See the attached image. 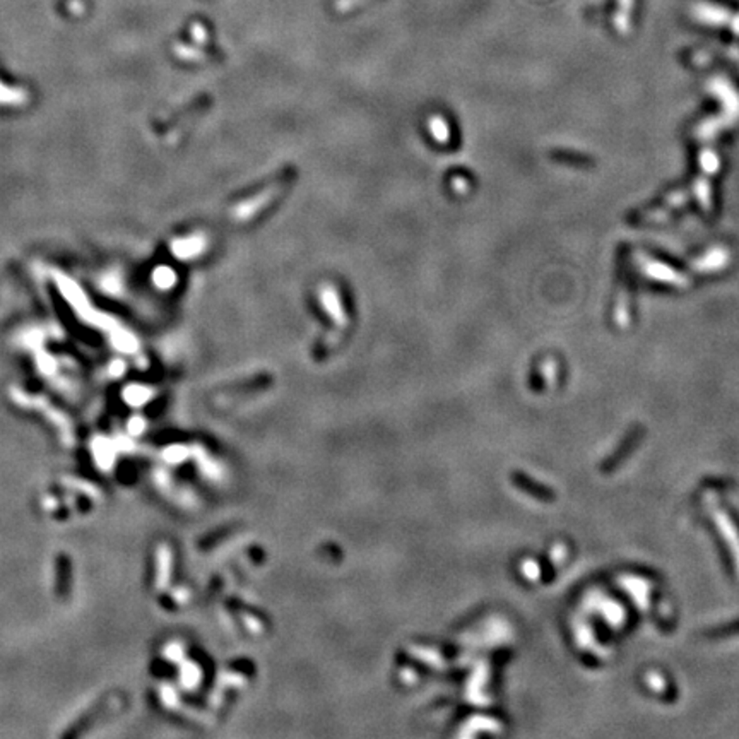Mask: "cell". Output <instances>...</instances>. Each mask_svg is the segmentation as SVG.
Instances as JSON below:
<instances>
[{"mask_svg": "<svg viewBox=\"0 0 739 739\" xmlns=\"http://www.w3.org/2000/svg\"><path fill=\"white\" fill-rule=\"evenodd\" d=\"M618 6H620V10L614 17V24L618 26V30L627 31L628 17H630L631 9H634V0H618Z\"/></svg>", "mask_w": 739, "mask_h": 739, "instance_id": "5", "label": "cell"}, {"mask_svg": "<svg viewBox=\"0 0 739 739\" xmlns=\"http://www.w3.org/2000/svg\"><path fill=\"white\" fill-rule=\"evenodd\" d=\"M693 14H695L696 19L709 24H724L727 23V21H731L729 10L705 2L695 3V6H693Z\"/></svg>", "mask_w": 739, "mask_h": 739, "instance_id": "3", "label": "cell"}, {"mask_svg": "<svg viewBox=\"0 0 739 739\" xmlns=\"http://www.w3.org/2000/svg\"><path fill=\"white\" fill-rule=\"evenodd\" d=\"M298 179V170L296 166L287 165L284 168H281L276 175H272L271 179L265 180L257 190H254V194H250L248 197H245L240 204L234 207V218L238 221H252L257 216H262L272 204H276L286 190H290L291 185L296 182Z\"/></svg>", "mask_w": 739, "mask_h": 739, "instance_id": "1", "label": "cell"}, {"mask_svg": "<svg viewBox=\"0 0 739 739\" xmlns=\"http://www.w3.org/2000/svg\"><path fill=\"white\" fill-rule=\"evenodd\" d=\"M318 294H321V303L323 310L327 312V315H330V318L336 323V329H332L327 334L325 341L339 339L344 330L347 329V323H350V317H347L343 298H341L337 287L332 286V284H323Z\"/></svg>", "mask_w": 739, "mask_h": 739, "instance_id": "2", "label": "cell"}, {"mask_svg": "<svg viewBox=\"0 0 739 739\" xmlns=\"http://www.w3.org/2000/svg\"><path fill=\"white\" fill-rule=\"evenodd\" d=\"M429 132L433 134L435 141L440 142V144H447L450 141L449 123L442 117H432L429 119Z\"/></svg>", "mask_w": 739, "mask_h": 739, "instance_id": "4", "label": "cell"}]
</instances>
